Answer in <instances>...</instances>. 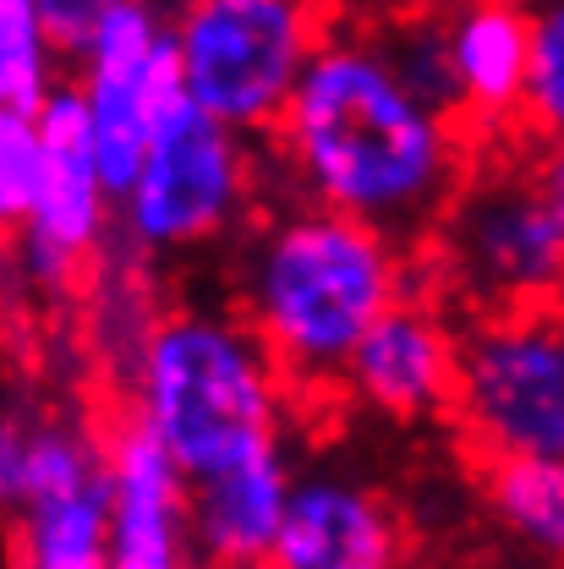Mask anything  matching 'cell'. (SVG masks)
I'll return each mask as SVG.
<instances>
[{
  "instance_id": "d6986e66",
  "label": "cell",
  "mask_w": 564,
  "mask_h": 569,
  "mask_svg": "<svg viewBox=\"0 0 564 569\" xmlns=\"http://www.w3.org/2000/svg\"><path fill=\"white\" fill-rule=\"evenodd\" d=\"M521 132L537 142L564 138V0H532V77Z\"/></svg>"
},
{
  "instance_id": "9c48e42d",
  "label": "cell",
  "mask_w": 564,
  "mask_h": 569,
  "mask_svg": "<svg viewBox=\"0 0 564 569\" xmlns=\"http://www.w3.org/2000/svg\"><path fill=\"white\" fill-rule=\"evenodd\" d=\"M71 82L82 88L88 127H93V153L105 170L110 198L132 187L148 138L159 116L187 93L181 67H176V39H170V11L159 0H127L116 6L93 39L71 56Z\"/></svg>"
},
{
  "instance_id": "cb8c5ba5",
  "label": "cell",
  "mask_w": 564,
  "mask_h": 569,
  "mask_svg": "<svg viewBox=\"0 0 564 569\" xmlns=\"http://www.w3.org/2000/svg\"><path fill=\"white\" fill-rule=\"evenodd\" d=\"M11 236H17V224H11V219L0 213V252H11Z\"/></svg>"
},
{
  "instance_id": "ffe728a7",
  "label": "cell",
  "mask_w": 564,
  "mask_h": 569,
  "mask_svg": "<svg viewBox=\"0 0 564 569\" xmlns=\"http://www.w3.org/2000/svg\"><path fill=\"white\" fill-rule=\"evenodd\" d=\"M44 176V132H39V110H17L0 104V213L11 224H22V213L33 209Z\"/></svg>"
},
{
  "instance_id": "ac0fdd59",
  "label": "cell",
  "mask_w": 564,
  "mask_h": 569,
  "mask_svg": "<svg viewBox=\"0 0 564 569\" xmlns=\"http://www.w3.org/2000/svg\"><path fill=\"white\" fill-rule=\"evenodd\" d=\"M373 33H378V44L389 50V61L400 67V77L417 93L444 104L449 116H461V82H455V56H449V17L406 11V17L373 22Z\"/></svg>"
},
{
  "instance_id": "5bb4252c",
  "label": "cell",
  "mask_w": 564,
  "mask_h": 569,
  "mask_svg": "<svg viewBox=\"0 0 564 569\" xmlns=\"http://www.w3.org/2000/svg\"><path fill=\"white\" fill-rule=\"evenodd\" d=\"M444 17L466 132L477 142L515 132L532 77V0H461Z\"/></svg>"
},
{
  "instance_id": "9a60e30c",
  "label": "cell",
  "mask_w": 564,
  "mask_h": 569,
  "mask_svg": "<svg viewBox=\"0 0 564 569\" xmlns=\"http://www.w3.org/2000/svg\"><path fill=\"white\" fill-rule=\"evenodd\" d=\"M290 482H296V466H290L285 443L258 449V455L214 471L204 482H187L198 569H264L269 565Z\"/></svg>"
},
{
  "instance_id": "8992f818",
  "label": "cell",
  "mask_w": 564,
  "mask_h": 569,
  "mask_svg": "<svg viewBox=\"0 0 564 569\" xmlns=\"http://www.w3.org/2000/svg\"><path fill=\"white\" fill-rule=\"evenodd\" d=\"M324 33V0H176L170 11L187 99L247 138L275 132Z\"/></svg>"
},
{
  "instance_id": "52a82bcc",
  "label": "cell",
  "mask_w": 564,
  "mask_h": 569,
  "mask_svg": "<svg viewBox=\"0 0 564 569\" xmlns=\"http://www.w3.org/2000/svg\"><path fill=\"white\" fill-rule=\"evenodd\" d=\"M449 422L494 460H564V323L554 307L483 312L461 329Z\"/></svg>"
},
{
  "instance_id": "4fadbf2b",
  "label": "cell",
  "mask_w": 564,
  "mask_h": 569,
  "mask_svg": "<svg viewBox=\"0 0 564 569\" xmlns=\"http://www.w3.org/2000/svg\"><path fill=\"white\" fill-rule=\"evenodd\" d=\"M110 569H198L187 477L127 411L110 422Z\"/></svg>"
},
{
  "instance_id": "603a6c76",
  "label": "cell",
  "mask_w": 564,
  "mask_h": 569,
  "mask_svg": "<svg viewBox=\"0 0 564 569\" xmlns=\"http://www.w3.org/2000/svg\"><path fill=\"white\" fill-rule=\"evenodd\" d=\"M532 170H537V187H543V198H548V209H554V219H560V230H564V138L537 142Z\"/></svg>"
},
{
  "instance_id": "ba28073f",
  "label": "cell",
  "mask_w": 564,
  "mask_h": 569,
  "mask_svg": "<svg viewBox=\"0 0 564 569\" xmlns=\"http://www.w3.org/2000/svg\"><path fill=\"white\" fill-rule=\"evenodd\" d=\"M39 132H44V176L33 209L22 213L11 236V263L28 290L67 296L71 284L88 280L93 263H105L116 241V198L105 187L88 104L71 77H61L56 93L39 104Z\"/></svg>"
},
{
  "instance_id": "d4e9b609",
  "label": "cell",
  "mask_w": 564,
  "mask_h": 569,
  "mask_svg": "<svg viewBox=\"0 0 564 569\" xmlns=\"http://www.w3.org/2000/svg\"><path fill=\"white\" fill-rule=\"evenodd\" d=\"M554 312H560V323H564V296H560V307H554Z\"/></svg>"
},
{
  "instance_id": "8fae6325",
  "label": "cell",
  "mask_w": 564,
  "mask_h": 569,
  "mask_svg": "<svg viewBox=\"0 0 564 569\" xmlns=\"http://www.w3.org/2000/svg\"><path fill=\"white\" fill-rule=\"evenodd\" d=\"M455 361H461V329L423 296H400L346 361L340 395L356 400L367 417L384 422H427L449 417L455 395Z\"/></svg>"
},
{
  "instance_id": "2e32d148",
  "label": "cell",
  "mask_w": 564,
  "mask_h": 569,
  "mask_svg": "<svg viewBox=\"0 0 564 569\" xmlns=\"http://www.w3.org/2000/svg\"><path fill=\"white\" fill-rule=\"evenodd\" d=\"M483 503L509 548L543 569H564V460L483 466Z\"/></svg>"
},
{
  "instance_id": "7c38bea8",
  "label": "cell",
  "mask_w": 564,
  "mask_h": 569,
  "mask_svg": "<svg viewBox=\"0 0 564 569\" xmlns=\"http://www.w3.org/2000/svg\"><path fill=\"white\" fill-rule=\"evenodd\" d=\"M406 526L395 503L346 466L296 471L264 569H400Z\"/></svg>"
},
{
  "instance_id": "277c9868",
  "label": "cell",
  "mask_w": 564,
  "mask_h": 569,
  "mask_svg": "<svg viewBox=\"0 0 564 569\" xmlns=\"http://www.w3.org/2000/svg\"><path fill=\"white\" fill-rule=\"evenodd\" d=\"M264 170L269 164L247 132L225 127L181 93L159 116L138 176L116 203V247L148 269L209 252L247 230Z\"/></svg>"
},
{
  "instance_id": "7a4b0ae2",
  "label": "cell",
  "mask_w": 564,
  "mask_h": 569,
  "mask_svg": "<svg viewBox=\"0 0 564 569\" xmlns=\"http://www.w3.org/2000/svg\"><path fill=\"white\" fill-rule=\"evenodd\" d=\"M400 296H412V247L313 198L253 219L230 263V307L301 395H340L362 335Z\"/></svg>"
},
{
  "instance_id": "6da1fadb",
  "label": "cell",
  "mask_w": 564,
  "mask_h": 569,
  "mask_svg": "<svg viewBox=\"0 0 564 569\" xmlns=\"http://www.w3.org/2000/svg\"><path fill=\"white\" fill-rule=\"evenodd\" d=\"M472 142L461 116L400 77L373 22H346L313 50L264 138V164L296 198L367 219L400 247H423L472 170Z\"/></svg>"
},
{
  "instance_id": "44dd1931",
  "label": "cell",
  "mask_w": 564,
  "mask_h": 569,
  "mask_svg": "<svg viewBox=\"0 0 564 569\" xmlns=\"http://www.w3.org/2000/svg\"><path fill=\"white\" fill-rule=\"evenodd\" d=\"M39 411L28 400H0V520L22 503L28 471H33V438H39Z\"/></svg>"
},
{
  "instance_id": "5b68a950",
  "label": "cell",
  "mask_w": 564,
  "mask_h": 569,
  "mask_svg": "<svg viewBox=\"0 0 564 569\" xmlns=\"http://www.w3.org/2000/svg\"><path fill=\"white\" fill-rule=\"evenodd\" d=\"M423 252L438 290L472 318L560 307L564 296V230L532 159H472Z\"/></svg>"
},
{
  "instance_id": "3957f363",
  "label": "cell",
  "mask_w": 564,
  "mask_h": 569,
  "mask_svg": "<svg viewBox=\"0 0 564 569\" xmlns=\"http://www.w3.org/2000/svg\"><path fill=\"white\" fill-rule=\"evenodd\" d=\"M127 417L142 422L187 482L285 443L280 361L230 307H170L127 361Z\"/></svg>"
},
{
  "instance_id": "7402d4cb",
  "label": "cell",
  "mask_w": 564,
  "mask_h": 569,
  "mask_svg": "<svg viewBox=\"0 0 564 569\" xmlns=\"http://www.w3.org/2000/svg\"><path fill=\"white\" fill-rule=\"evenodd\" d=\"M116 6H127V0H39V11H44L56 44L67 50V61L93 39V28H99Z\"/></svg>"
},
{
  "instance_id": "e0dca14e",
  "label": "cell",
  "mask_w": 564,
  "mask_h": 569,
  "mask_svg": "<svg viewBox=\"0 0 564 569\" xmlns=\"http://www.w3.org/2000/svg\"><path fill=\"white\" fill-rule=\"evenodd\" d=\"M67 77V50L56 44L39 0H0V104L39 110Z\"/></svg>"
},
{
  "instance_id": "30bf717a",
  "label": "cell",
  "mask_w": 564,
  "mask_h": 569,
  "mask_svg": "<svg viewBox=\"0 0 564 569\" xmlns=\"http://www.w3.org/2000/svg\"><path fill=\"white\" fill-rule=\"evenodd\" d=\"M6 531L11 569H110V427L44 406L28 493Z\"/></svg>"
}]
</instances>
